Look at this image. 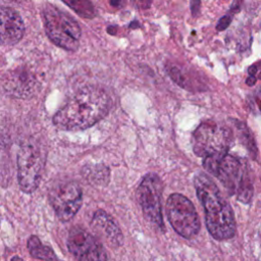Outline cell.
Segmentation results:
<instances>
[{
    "label": "cell",
    "instance_id": "6da1fadb",
    "mask_svg": "<svg viewBox=\"0 0 261 261\" xmlns=\"http://www.w3.org/2000/svg\"><path fill=\"white\" fill-rule=\"evenodd\" d=\"M107 93L96 86L79 90L53 116V123L63 130L86 129L101 120L109 111Z\"/></svg>",
    "mask_w": 261,
    "mask_h": 261
},
{
    "label": "cell",
    "instance_id": "7a4b0ae2",
    "mask_svg": "<svg viewBox=\"0 0 261 261\" xmlns=\"http://www.w3.org/2000/svg\"><path fill=\"white\" fill-rule=\"evenodd\" d=\"M194 185L205 211L206 226L210 234L219 241L232 238L236 233L233 212L215 182L207 174L198 173Z\"/></svg>",
    "mask_w": 261,
    "mask_h": 261
},
{
    "label": "cell",
    "instance_id": "3957f363",
    "mask_svg": "<svg viewBox=\"0 0 261 261\" xmlns=\"http://www.w3.org/2000/svg\"><path fill=\"white\" fill-rule=\"evenodd\" d=\"M204 167L218 177L227 191L236 195L238 200L248 203L253 195V188L248 172L241 161L231 155L205 157Z\"/></svg>",
    "mask_w": 261,
    "mask_h": 261
},
{
    "label": "cell",
    "instance_id": "277c9868",
    "mask_svg": "<svg viewBox=\"0 0 261 261\" xmlns=\"http://www.w3.org/2000/svg\"><path fill=\"white\" fill-rule=\"evenodd\" d=\"M17 179L20 190L25 194L34 193L41 181L46 162V152L35 139L24 141L17 153Z\"/></svg>",
    "mask_w": 261,
    "mask_h": 261
},
{
    "label": "cell",
    "instance_id": "5b68a950",
    "mask_svg": "<svg viewBox=\"0 0 261 261\" xmlns=\"http://www.w3.org/2000/svg\"><path fill=\"white\" fill-rule=\"evenodd\" d=\"M42 16L46 34L53 44L67 51H75L79 48L81 28L69 14L47 4L43 8Z\"/></svg>",
    "mask_w": 261,
    "mask_h": 261
},
{
    "label": "cell",
    "instance_id": "8992f818",
    "mask_svg": "<svg viewBox=\"0 0 261 261\" xmlns=\"http://www.w3.org/2000/svg\"><path fill=\"white\" fill-rule=\"evenodd\" d=\"M231 132L211 121L201 123L193 134V148L198 156H223L229 147Z\"/></svg>",
    "mask_w": 261,
    "mask_h": 261
},
{
    "label": "cell",
    "instance_id": "52a82bcc",
    "mask_svg": "<svg viewBox=\"0 0 261 261\" xmlns=\"http://www.w3.org/2000/svg\"><path fill=\"white\" fill-rule=\"evenodd\" d=\"M166 211L169 223L181 237L191 239L200 230V220L194 204L184 195L171 194L167 199Z\"/></svg>",
    "mask_w": 261,
    "mask_h": 261
},
{
    "label": "cell",
    "instance_id": "ba28073f",
    "mask_svg": "<svg viewBox=\"0 0 261 261\" xmlns=\"http://www.w3.org/2000/svg\"><path fill=\"white\" fill-rule=\"evenodd\" d=\"M162 182L155 173L146 174L140 182L137 191L140 205L145 217L159 229H163V217L161 210Z\"/></svg>",
    "mask_w": 261,
    "mask_h": 261
},
{
    "label": "cell",
    "instance_id": "9c48e42d",
    "mask_svg": "<svg viewBox=\"0 0 261 261\" xmlns=\"http://www.w3.org/2000/svg\"><path fill=\"white\" fill-rule=\"evenodd\" d=\"M49 201L61 222L70 221L83 204V191L74 181L62 184L49 193Z\"/></svg>",
    "mask_w": 261,
    "mask_h": 261
},
{
    "label": "cell",
    "instance_id": "30bf717a",
    "mask_svg": "<svg viewBox=\"0 0 261 261\" xmlns=\"http://www.w3.org/2000/svg\"><path fill=\"white\" fill-rule=\"evenodd\" d=\"M66 245L77 261H107L102 244L82 226L75 225L69 230Z\"/></svg>",
    "mask_w": 261,
    "mask_h": 261
},
{
    "label": "cell",
    "instance_id": "8fae6325",
    "mask_svg": "<svg viewBox=\"0 0 261 261\" xmlns=\"http://www.w3.org/2000/svg\"><path fill=\"white\" fill-rule=\"evenodd\" d=\"M24 34V23L14 9L0 5V44L14 45Z\"/></svg>",
    "mask_w": 261,
    "mask_h": 261
},
{
    "label": "cell",
    "instance_id": "7c38bea8",
    "mask_svg": "<svg viewBox=\"0 0 261 261\" xmlns=\"http://www.w3.org/2000/svg\"><path fill=\"white\" fill-rule=\"evenodd\" d=\"M91 225L109 245L119 247L122 244L123 236L114 219L104 210H97L92 218Z\"/></svg>",
    "mask_w": 261,
    "mask_h": 261
},
{
    "label": "cell",
    "instance_id": "4fadbf2b",
    "mask_svg": "<svg viewBox=\"0 0 261 261\" xmlns=\"http://www.w3.org/2000/svg\"><path fill=\"white\" fill-rule=\"evenodd\" d=\"M35 86L36 80L28 70L16 69L8 74L4 89L14 97L28 98L33 95Z\"/></svg>",
    "mask_w": 261,
    "mask_h": 261
},
{
    "label": "cell",
    "instance_id": "5bb4252c",
    "mask_svg": "<svg viewBox=\"0 0 261 261\" xmlns=\"http://www.w3.org/2000/svg\"><path fill=\"white\" fill-rule=\"evenodd\" d=\"M27 247L30 255L35 259L42 261H58V258L53 249L50 246L43 245L38 236L32 234L28 240Z\"/></svg>",
    "mask_w": 261,
    "mask_h": 261
},
{
    "label": "cell",
    "instance_id": "9a60e30c",
    "mask_svg": "<svg viewBox=\"0 0 261 261\" xmlns=\"http://www.w3.org/2000/svg\"><path fill=\"white\" fill-rule=\"evenodd\" d=\"M84 176L95 185H105L109 178V170L103 165H89L83 169Z\"/></svg>",
    "mask_w": 261,
    "mask_h": 261
},
{
    "label": "cell",
    "instance_id": "2e32d148",
    "mask_svg": "<svg viewBox=\"0 0 261 261\" xmlns=\"http://www.w3.org/2000/svg\"><path fill=\"white\" fill-rule=\"evenodd\" d=\"M76 14L84 18L91 19L96 16V10L90 0H61Z\"/></svg>",
    "mask_w": 261,
    "mask_h": 261
},
{
    "label": "cell",
    "instance_id": "e0dca14e",
    "mask_svg": "<svg viewBox=\"0 0 261 261\" xmlns=\"http://www.w3.org/2000/svg\"><path fill=\"white\" fill-rule=\"evenodd\" d=\"M237 127H238V130L240 133V136H241L243 144L246 146V148L249 151L255 153L256 152V146H255L253 137H252L250 130L248 129V127L244 123H242V122L239 123V125Z\"/></svg>",
    "mask_w": 261,
    "mask_h": 261
},
{
    "label": "cell",
    "instance_id": "ac0fdd59",
    "mask_svg": "<svg viewBox=\"0 0 261 261\" xmlns=\"http://www.w3.org/2000/svg\"><path fill=\"white\" fill-rule=\"evenodd\" d=\"M133 5L139 9H148L151 4L152 0H130Z\"/></svg>",
    "mask_w": 261,
    "mask_h": 261
},
{
    "label": "cell",
    "instance_id": "d6986e66",
    "mask_svg": "<svg viewBox=\"0 0 261 261\" xmlns=\"http://www.w3.org/2000/svg\"><path fill=\"white\" fill-rule=\"evenodd\" d=\"M230 23V17L229 16H223L222 18H220V20L218 21V24L216 25V29L218 31H222L224 29H226Z\"/></svg>",
    "mask_w": 261,
    "mask_h": 261
},
{
    "label": "cell",
    "instance_id": "ffe728a7",
    "mask_svg": "<svg viewBox=\"0 0 261 261\" xmlns=\"http://www.w3.org/2000/svg\"><path fill=\"white\" fill-rule=\"evenodd\" d=\"M201 0H191V11L194 16H197L200 12Z\"/></svg>",
    "mask_w": 261,
    "mask_h": 261
},
{
    "label": "cell",
    "instance_id": "44dd1931",
    "mask_svg": "<svg viewBox=\"0 0 261 261\" xmlns=\"http://www.w3.org/2000/svg\"><path fill=\"white\" fill-rule=\"evenodd\" d=\"M110 3L112 6H115V7H121L124 5L125 3V0H110Z\"/></svg>",
    "mask_w": 261,
    "mask_h": 261
},
{
    "label": "cell",
    "instance_id": "7402d4cb",
    "mask_svg": "<svg viewBox=\"0 0 261 261\" xmlns=\"http://www.w3.org/2000/svg\"><path fill=\"white\" fill-rule=\"evenodd\" d=\"M255 82H256V77H255L253 74H251V75L248 77V80H247V84H248L249 86L254 85Z\"/></svg>",
    "mask_w": 261,
    "mask_h": 261
},
{
    "label": "cell",
    "instance_id": "603a6c76",
    "mask_svg": "<svg viewBox=\"0 0 261 261\" xmlns=\"http://www.w3.org/2000/svg\"><path fill=\"white\" fill-rule=\"evenodd\" d=\"M10 261H23V260H22V258H20L19 256H13Z\"/></svg>",
    "mask_w": 261,
    "mask_h": 261
}]
</instances>
